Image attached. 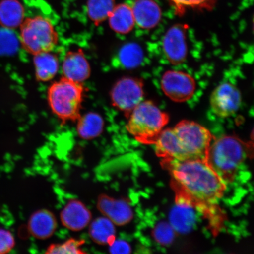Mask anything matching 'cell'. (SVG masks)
Segmentation results:
<instances>
[{"label":"cell","mask_w":254,"mask_h":254,"mask_svg":"<svg viewBox=\"0 0 254 254\" xmlns=\"http://www.w3.org/2000/svg\"><path fill=\"white\" fill-rule=\"evenodd\" d=\"M60 217L64 227L69 230L78 232L88 226L93 215L83 202L77 199H71L60 212Z\"/></svg>","instance_id":"cell-12"},{"label":"cell","mask_w":254,"mask_h":254,"mask_svg":"<svg viewBox=\"0 0 254 254\" xmlns=\"http://www.w3.org/2000/svg\"><path fill=\"white\" fill-rule=\"evenodd\" d=\"M241 104V94L238 88L229 82H224L212 91L210 105L212 111L222 118L233 116Z\"/></svg>","instance_id":"cell-9"},{"label":"cell","mask_w":254,"mask_h":254,"mask_svg":"<svg viewBox=\"0 0 254 254\" xmlns=\"http://www.w3.org/2000/svg\"><path fill=\"white\" fill-rule=\"evenodd\" d=\"M161 87L165 94L176 103H183L193 96L196 83L193 77L186 72L170 70L162 77Z\"/></svg>","instance_id":"cell-8"},{"label":"cell","mask_w":254,"mask_h":254,"mask_svg":"<svg viewBox=\"0 0 254 254\" xmlns=\"http://www.w3.org/2000/svg\"><path fill=\"white\" fill-rule=\"evenodd\" d=\"M127 131L136 141L153 144L169 121L168 114L151 101H141L129 114Z\"/></svg>","instance_id":"cell-4"},{"label":"cell","mask_w":254,"mask_h":254,"mask_svg":"<svg viewBox=\"0 0 254 254\" xmlns=\"http://www.w3.org/2000/svg\"><path fill=\"white\" fill-rule=\"evenodd\" d=\"M118 56L119 62L124 67L132 69L141 64L144 53L138 44L131 43L126 44L120 49Z\"/></svg>","instance_id":"cell-23"},{"label":"cell","mask_w":254,"mask_h":254,"mask_svg":"<svg viewBox=\"0 0 254 254\" xmlns=\"http://www.w3.org/2000/svg\"><path fill=\"white\" fill-rule=\"evenodd\" d=\"M175 9L176 14L182 15L187 9L198 11H210L215 7L218 0H168Z\"/></svg>","instance_id":"cell-24"},{"label":"cell","mask_w":254,"mask_h":254,"mask_svg":"<svg viewBox=\"0 0 254 254\" xmlns=\"http://www.w3.org/2000/svg\"><path fill=\"white\" fill-rule=\"evenodd\" d=\"M195 209L190 200L176 193V204L170 215V224L176 232L187 233L192 229L195 223Z\"/></svg>","instance_id":"cell-13"},{"label":"cell","mask_w":254,"mask_h":254,"mask_svg":"<svg viewBox=\"0 0 254 254\" xmlns=\"http://www.w3.org/2000/svg\"><path fill=\"white\" fill-rule=\"evenodd\" d=\"M85 241L84 240L71 238L62 243L52 244L47 248L46 254H85L82 250Z\"/></svg>","instance_id":"cell-25"},{"label":"cell","mask_w":254,"mask_h":254,"mask_svg":"<svg viewBox=\"0 0 254 254\" xmlns=\"http://www.w3.org/2000/svg\"><path fill=\"white\" fill-rule=\"evenodd\" d=\"M64 77L82 83L91 75L90 64L81 49L69 51L66 54L62 64Z\"/></svg>","instance_id":"cell-14"},{"label":"cell","mask_w":254,"mask_h":254,"mask_svg":"<svg viewBox=\"0 0 254 254\" xmlns=\"http://www.w3.org/2000/svg\"><path fill=\"white\" fill-rule=\"evenodd\" d=\"M77 132L79 138L91 140L103 132L104 121L99 114L90 112L79 117L77 121Z\"/></svg>","instance_id":"cell-21"},{"label":"cell","mask_w":254,"mask_h":254,"mask_svg":"<svg viewBox=\"0 0 254 254\" xmlns=\"http://www.w3.org/2000/svg\"><path fill=\"white\" fill-rule=\"evenodd\" d=\"M25 10L18 0L0 1V25L13 30L20 26L24 20Z\"/></svg>","instance_id":"cell-18"},{"label":"cell","mask_w":254,"mask_h":254,"mask_svg":"<svg viewBox=\"0 0 254 254\" xmlns=\"http://www.w3.org/2000/svg\"><path fill=\"white\" fill-rule=\"evenodd\" d=\"M33 63L37 81L47 82L52 80L58 72L59 59L51 52L34 55Z\"/></svg>","instance_id":"cell-19"},{"label":"cell","mask_w":254,"mask_h":254,"mask_svg":"<svg viewBox=\"0 0 254 254\" xmlns=\"http://www.w3.org/2000/svg\"><path fill=\"white\" fill-rule=\"evenodd\" d=\"M110 253L111 254H129L131 252V248L127 241L123 240H117V238L109 246Z\"/></svg>","instance_id":"cell-29"},{"label":"cell","mask_w":254,"mask_h":254,"mask_svg":"<svg viewBox=\"0 0 254 254\" xmlns=\"http://www.w3.org/2000/svg\"><path fill=\"white\" fill-rule=\"evenodd\" d=\"M88 227L89 237L98 245L110 246L116 239L115 225L104 216L91 221Z\"/></svg>","instance_id":"cell-17"},{"label":"cell","mask_w":254,"mask_h":254,"mask_svg":"<svg viewBox=\"0 0 254 254\" xmlns=\"http://www.w3.org/2000/svg\"><path fill=\"white\" fill-rule=\"evenodd\" d=\"M173 130L179 141L183 160H206L214 139L208 129L192 121L183 120L175 126Z\"/></svg>","instance_id":"cell-6"},{"label":"cell","mask_w":254,"mask_h":254,"mask_svg":"<svg viewBox=\"0 0 254 254\" xmlns=\"http://www.w3.org/2000/svg\"><path fill=\"white\" fill-rule=\"evenodd\" d=\"M97 207L104 217L117 226L129 223L133 217L132 208L126 200L111 197L105 193L98 196Z\"/></svg>","instance_id":"cell-11"},{"label":"cell","mask_w":254,"mask_h":254,"mask_svg":"<svg viewBox=\"0 0 254 254\" xmlns=\"http://www.w3.org/2000/svg\"><path fill=\"white\" fill-rule=\"evenodd\" d=\"M176 231L170 224L162 222L157 225L154 230V236L155 240L161 245H169L173 242Z\"/></svg>","instance_id":"cell-27"},{"label":"cell","mask_w":254,"mask_h":254,"mask_svg":"<svg viewBox=\"0 0 254 254\" xmlns=\"http://www.w3.org/2000/svg\"><path fill=\"white\" fill-rule=\"evenodd\" d=\"M15 244V238L11 232L0 228V254L10 252Z\"/></svg>","instance_id":"cell-28"},{"label":"cell","mask_w":254,"mask_h":254,"mask_svg":"<svg viewBox=\"0 0 254 254\" xmlns=\"http://www.w3.org/2000/svg\"><path fill=\"white\" fill-rule=\"evenodd\" d=\"M144 84L140 79L126 77L114 85L111 92L113 106L129 116L144 97Z\"/></svg>","instance_id":"cell-7"},{"label":"cell","mask_w":254,"mask_h":254,"mask_svg":"<svg viewBox=\"0 0 254 254\" xmlns=\"http://www.w3.org/2000/svg\"><path fill=\"white\" fill-rule=\"evenodd\" d=\"M19 41L12 30L0 28V56L13 55L17 52Z\"/></svg>","instance_id":"cell-26"},{"label":"cell","mask_w":254,"mask_h":254,"mask_svg":"<svg viewBox=\"0 0 254 254\" xmlns=\"http://www.w3.org/2000/svg\"><path fill=\"white\" fill-rule=\"evenodd\" d=\"M187 28V25L177 24L171 27L165 35L164 52L168 61L173 64H180L187 58L188 53L186 39Z\"/></svg>","instance_id":"cell-10"},{"label":"cell","mask_w":254,"mask_h":254,"mask_svg":"<svg viewBox=\"0 0 254 254\" xmlns=\"http://www.w3.org/2000/svg\"><path fill=\"white\" fill-rule=\"evenodd\" d=\"M115 0H88L87 14L95 24L107 20L116 6Z\"/></svg>","instance_id":"cell-22"},{"label":"cell","mask_w":254,"mask_h":254,"mask_svg":"<svg viewBox=\"0 0 254 254\" xmlns=\"http://www.w3.org/2000/svg\"><path fill=\"white\" fill-rule=\"evenodd\" d=\"M82 83L63 77L48 89L47 100L52 112L63 123L77 122L84 99Z\"/></svg>","instance_id":"cell-3"},{"label":"cell","mask_w":254,"mask_h":254,"mask_svg":"<svg viewBox=\"0 0 254 254\" xmlns=\"http://www.w3.org/2000/svg\"><path fill=\"white\" fill-rule=\"evenodd\" d=\"M170 171L176 193L190 200L196 209L212 220H221L217 202L227 186L206 160H163Z\"/></svg>","instance_id":"cell-1"},{"label":"cell","mask_w":254,"mask_h":254,"mask_svg":"<svg viewBox=\"0 0 254 254\" xmlns=\"http://www.w3.org/2000/svg\"><path fill=\"white\" fill-rule=\"evenodd\" d=\"M20 41L31 55L52 52L59 37L52 22L41 15L24 18L20 26Z\"/></svg>","instance_id":"cell-5"},{"label":"cell","mask_w":254,"mask_h":254,"mask_svg":"<svg viewBox=\"0 0 254 254\" xmlns=\"http://www.w3.org/2000/svg\"><path fill=\"white\" fill-rule=\"evenodd\" d=\"M108 20L111 29L121 34L130 33L135 24L132 7L126 4L116 5Z\"/></svg>","instance_id":"cell-20"},{"label":"cell","mask_w":254,"mask_h":254,"mask_svg":"<svg viewBox=\"0 0 254 254\" xmlns=\"http://www.w3.org/2000/svg\"><path fill=\"white\" fill-rule=\"evenodd\" d=\"M132 10L135 24L143 29H152L161 21V9L154 0H135Z\"/></svg>","instance_id":"cell-16"},{"label":"cell","mask_w":254,"mask_h":254,"mask_svg":"<svg viewBox=\"0 0 254 254\" xmlns=\"http://www.w3.org/2000/svg\"><path fill=\"white\" fill-rule=\"evenodd\" d=\"M250 148L236 136H222L212 142L206 160L225 184L233 182L250 155Z\"/></svg>","instance_id":"cell-2"},{"label":"cell","mask_w":254,"mask_h":254,"mask_svg":"<svg viewBox=\"0 0 254 254\" xmlns=\"http://www.w3.org/2000/svg\"><path fill=\"white\" fill-rule=\"evenodd\" d=\"M57 228L56 216L46 209H41L34 212L28 220V232L37 239H48L53 236Z\"/></svg>","instance_id":"cell-15"}]
</instances>
